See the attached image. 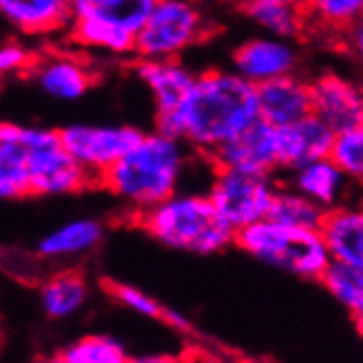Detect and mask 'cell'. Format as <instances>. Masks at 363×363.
I'll use <instances>...</instances> for the list:
<instances>
[{"mask_svg": "<svg viewBox=\"0 0 363 363\" xmlns=\"http://www.w3.org/2000/svg\"><path fill=\"white\" fill-rule=\"evenodd\" d=\"M255 86L236 71L196 73L179 108L157 119V130L181 139L201 157H211L229 139L258 121Z\"/></svg>", "mask_w": 363, "mask_h": 363, "instance_id": "cell-1", "label": "cell"}, {"mask_svg": "<svg viewBox=\"0 0 363 363\" xmlns=\"http://www.w3.org/2000/svg\"><path fill=\"white\" fill-rule=\"evenodd\" d=\"M187 145L165 133H143L99 179V185L135 216L172 196L187 174Z\"/></svg>", "mask_w": 363, "mask_h": 363, "instance_id": "cell-2", "label": "cell"}, {"mask_svg": "<svg viewBox=\"0 0 363 363\" xmlns=\"http://www.w3.org/2000/svg\"><path fill=\"white\" fill-rule=\"evenodd\" d=\"M137 225L167 249L213 255L233 245V231L213 207L207 194L174 191L159 205L135 216Z\"/></svg>", "mask_w": 363, "mask_h": 363, "instance_id": "cell-3", "label": "cell"}, {"mask_svg": "<svg viewBox=\"0 0 363 363\" xmlns=\"http://www.w3.org/2000/svg\"><path fill=\"white\" fill-rule=\"evenodd\" d=\"M233 245H238L251 258L302 280L319 282V275L330 262L319 229L289 227L271 218H262L236 231Z\"/></svg>", "mask_w": 363, "mask_h": 363, "instance_id": "cell-4", "label": "cell"}, {"mask_svg": "<svg viewBox=\"0 0 363 363\" xmlns=\"http://www.w3.org/2000/svg\"><path fill=\"white\" fill-rule=\"evenodd\" d=\"M157 0H71L69 38L108 55L135 53V40Z\"/></svg>", "mask_w": 363, "mask_h": 363, "instance_id": "cell-5", "label": "cell"}, {"mask_svg": "<svg viewBox=\"0 0 363 363\" xmlns=\"http://www.w3.org/2000/svg\"><path fill=\"white\" fill-rule=\"evenodd\" d=\"M209 23L194 0H157L135 40L139 60H172L207 35Z\"/></svg>", "mask_w": 363, "mask_h": 363, "instance_id": "cell-6", "label": "cell"}, {"mask_svg": "<svg viewBox=\"0 0 363 363\" xmlns=\"http://www.w3.org/2000/svg\"><path fill=\"white\" fill-rule=\"evenodd\" d=\"M25 172L29 194L35 196H67L97 185L49 128L25 125Z\"/></svg>", "mask_w": 363, "mask_h": 363, "instance_id": "cell-7", "label": "cell"}, {"mask_svg": "<svg viewBox=\"0 0 363 363\" xmlns=\"http://www.w3.org/2000/svg\"><path fill=\"white\" fill-rule=\"evenodd\" d=\"M275 189L273 174H251L213 165L207 196L220 218L233 231H240L269 216Z\"/></svg>", "mask_w": 363, "mask_h": 363, "instance_id": "cell-8", "label": "cell"}, {"mask_svg": "<svg viewBox=\"0 0 363 363\" xmlns=\"http://www.w3.org/2000/svg\"><path fill=\"white\" fill-rule=\"evenodd\" d=\"M57 133L67 152L86 169L97 185L106 169L117 163L143 135V130L135 125L97 123H73Z\"/></svg>", "mask_w": 363, "mask_h": 363, "instance_id": "cell-9", "label": "cell"}, {"mask_svg": "<svg viewBox=\"0 0 363 363\" xmlns=\"http://www.w3.org/2000/svg\"><path fill=\"white\" fill-rule=\"evenodd\" d=\"M311 113L326 121L335 133L363 125V93L361 86L335 71H326L308 82Z\"/></svg>", "mask_w": 363, "mask_h": 363, "instance_id": "cell-10", "label": "cell"}, {"mask_svg": "<svg viewBox=\"0 0 363 363\" xmlns=\"http://www.w3.org/2000/svg\"><path fill=\"white\" fill-rule=\"evenodd\" d=\"M218 167L242 169L251 174H273L280 169V155H277V128L258 119L249 128L209 157Z\"/></svg>", "mask_w": 363, "mask_h": 363, "instance_id": "cell-11", "label": "cell"}, {"mask_svg": "<svg viewBox=\"0 0 363 363\" xmlns=\"http://www.w3.org/2000/svg\"><path fill=\"white\" fill-rule=\"evenodd\" d=\"M297 64H300V51H297L295 42L277 35L245 40L233 51V71L251 82L253 86L297 73Z\"/></svg>", "mask_w": 363, "mask_h": 363, "instance_id": "cell-12", "label": "cell"}, {"mask_svg": "<svg viewBox=\"0 0 363 363\" xmlns=\"http://www.w3.org/2000/svg\"><path fill=\"white\" fill-rule=\"evenodd\" d=\"M29 73L42 93L62 101L84 97L95 84L91 64L71 53H49L45 57L35 55Z\"/></svg>", "mask_w": 363, "mask_h": 363, "instance_id": "cell-13", "label": "cell"}, {"mask_svg": "<svg viewBox=\"0 0 363 363\" xmlns=\"http://www.w3.org/2000/svg\"><path fill=\"white\" fill-rule=\"evenodd\" d=\"M258 117L273 128H282L311 113L308 79L297 73L269 79L255 86Z\"/></svg>", "mask_w": 363, "mask_h": 363, "instance_id": "cell-14", "label": "cell"}, {"mask_svg": "<svg viewBox=\"0 0 363 363\" xmlns=\"http://www.w3.org/2000/svg\"><path fill=\"white\" fill-rule=\"evenodd\" d=\"M137 77L150 91L157 108V119L172 115L185 99L196 73L181 57L172 60H139L135 67Z\"/></svg>", "mask_w": 363, "mask_h": 363, "instance_id": "cell-15", "label": "cell"}, {"mask_svg": "<svg viewBox=\"0 0 363 363\" xmlns=\"http://www.w3.org/2000/svg\"><path fill=\"white\" fill-rule=\"evenodd\" d=\"M335 130L317 115L308 113L302 119L277 128V155L280 167L293 169L302 163L328 157Z\"/></svg>", "mask_w": 363, "mask_h": 363, "instance_id": "cell-16", "label": "cell"}, {"mask_svg": "<svg viewBox=\"0 0 363 363\" xmlns=\"http://www.w3.org/2000/svg\"><path fill=\"white\" fill-rule=\"evenodd\" d=\"M319 233L330 260L363 267V211L339 203L326 209Z\"/></svg>", "mask_w": 363, "mask_h": 363, "instance_id": "cell-17", "label": "cell"}, {"mask_svg": "<svg viewBox=\"0 0 363 363\" xmlns=\"http://www.w3.org/2000/svg\"><path fill=\"white\" fill-rule=\"evenodd\" d=\"M3 20L25 35H49L71 23V0H0Z\"/></svg>", "mask_w": 363, "mask_h": 363, "instance_id": "cell-18", "label": "cell"}, {"mask_svg": "<svg viewBox=\"0 0 363 363\" xmlns=\"http://www.w3.org/2000/svg\"><path fill=\"white\" fill-rule=\"evenodd\" d=\"M104 240V225L95 218H73L49 231L38 242V255L45 260H75L93 253Z\"/></svg>", "mask_w": 363, "mask_h": 363, "instance_id": "cell-19", "label": "cell"}, {"mask_svg": "<svg viewBox=\"0 0 363 363\" xmlns=\"http://www.w3.org/2000/svg\"><path fill=\"white\" fill-rule=\"evenodd\" d=\"M291 187L324 209L344 203L350 179L328 159H315L291 169Z\"/></svg>", "mask_w": 363, "mask_h": 363, "instance_id": "cell-20", "label": "cell"}, {"mask_svg": "<svg viewBox=\"0 0 363 363\" xmlns=\"http://www.w3.org/2000/svg\"><path fill=\"white\" fill-rule=\"evenodd\" d=\"M29 194L25 172V125L0 121V201Z\"/></svg>", "mask_w": 363, "mask_h": 363, "instance_id": "cell-21", "label": "cell"}, {"mask_svg": "<svg viewBox=\"0 0 363 363\" xmlns=\"http://www.w3.org/2000/svg\"><path fill=\"white\" fill-rule=\"evenodd\" d=\"M89 282L79 271L67 269L49 275L40 286V304L51 319H69L89 302Z\"/></svg>", "mask_w": 363, "mask_h": 363, "instance_id": "cell-22", "label": "cell"}, {"mask_svg": "<svg viewBox=\"0 0 363 363\" xmlns=\"http://www.w3.org/2000/svg\"><path fill=\"white\" fill-rule=\"evenodd\" d=\"M245 16L267 35L295 40L304 33L308 20L302 7L284 5L277 0H245Z\"/></svg>", "mask_w": 363, "mask_h": 363, "instance_id": "cell-23", "label": "cell"}, {"mask_svg": "<svg viewBox=\"0 0 363 363\" xmlns=\"http://www.w3.org/2000/svg\"><path fill=\"white\" fill-rule=\"evenodd\" d=\"M326 209L322 205H317L315 201H311L308 196L300 194L293 187H277L273 201H271V209L269 216L271 220H277L289 227H302V229H319L322 225Z\"/></svg>", "mask_w": 363, "mask_h": 363, "instance_id": "cell-24", "label": "cell"}, {"mask_svg": "<svg viewBox=\"0 0 363 363\" xmlns=\"http://www.w3.org/2000/svg\"><path fill=\"white\" fill-rule=\"evenodd\" d=\"M319 282L324 284V289L341 306L350 311V315L361 319L363 315V267L330 260L324 273L319 275Z\"/></svg>", "mask_w": 363, "mask_h": 363, "instance_id": "cell-25", "label": "cell"}, {"mask_svg": "<svg viewBox=\"0 0 363 363\" xmlns=\"http://www.w3.org/2000/svg\"><path fill=\"white\" fill-rule=\"evenodd\" d=\"M62 363H133V354L113 335H89L73 341L60 354Z\"/></svg>", "mask_w": 363, "mask_h": 363, "instance_id": "cell-26", "label": "cell"}, {"mask_svg": "<svg viewBox=\"0 0 363 363\" xmlns=\"http://www.w3.org/2000/svg\"><path fill=\"white\" fill-rule=\"evenodd\" d=\"M302 9L308 23L330 31H348L361 23L363 0H306Z\"/></svg>", "mask_w": 363, "mask_h": 363, "instance_id": "cell-27", "label": "cell"}, {"mask_svg": "<svg viewBox=\"0 0 363 363\" xmlns=\"http://www.w3.org/2000/svg\"><path fill=\"white\" fill-rule=\"evenodd\" d=\"M328 159L350 181H359L363 177V125L335 133Z\"/></svg>", "mask_w": 363, "mask_h": 363, "instance_id": "cell-28", "label": "cell"}, {"mask_svg": "<svg viewBox=\"0 0 363 363\" xmlns=\"http://www.w3.org/2000/svg\"><path fill=\"white\" fill-rule=\"evenodd\" d=\"M108 293L119 306L133 311L135 315H141L145 319H157V322H161L163 306L155 300V297L143 293L141 289H137L133 284H123V282H111Z\"/></svg>", "mask_w": 363, "mask_h": 363, "instance_id": "cell-29", "label": "cell"}, {"mask_svg": "<svg viewBox=\"0 0 363 363\" xmlns=\"http://www.w3.org/2000/svg\"><path fill=\"white\" fill-rule=\"evenodd\" d=\"M35 60V53L23 42H5L0 45V79L27 73Z\"/></svg>", "mask_w": 363, "mask_h": 363, "instance_id": "cell-30", "label": "cell"}, {"mask_svg": "<svg viewBox=\"0 0 363 363\" xmlns=\"http://www.w3.org/2000/svg\"><path fill=\"white\" fill-rule=\"evenodd\" d=\"M133 363H201V361L187 354H145L133 359Z\"/></svg>", "mask_w": 363, "mask_h": 363, "instance_id": "cell-31", "label": "cell"}, {"mask_svg": "<svg viewBox=\"0 0 363 363\" xmlns=\"http://www.w3.org/2000/svg\"><path fill=\"white\" fill-rule=\"evenodd\" d=\"M161 322H165L167 326H172L174 330H183V333H189L191 330V324H189V319L183 317L179 311H169L163 306V317H161Z\"/></svg>", "mask_w": 363, "mask_h": 363, "instance_id": "cell-32", "label": "cell"}, {"mask_svg": "<svg viewBox=\"0 0 363 363\" xmlns=\"http://www.w3.org/2000/svg\"><path fill=\"white\" fill-rule=\"evenodd\" d=\"M277 3H284V5H295V7H304L306 0H277Z\"/></svg>", "mask_w": 363, "mask_h": 363, "instance_id": "cell-33", "label": "cell"}, {"mask_svg": "<svg viewBox=\"0 0 363 363\" xmlns=\"http://www.w3.org/2000/svg\"><path fill=\"white\" fill-rule=\"evenodd\" d=\"M38 363H62V359L55 354V357H47V359H40Z\"/></svg>", "mask_w": 363, "mask_h": 363, "instance_id": "cell-34", "label": "cell"}]
</instances>
